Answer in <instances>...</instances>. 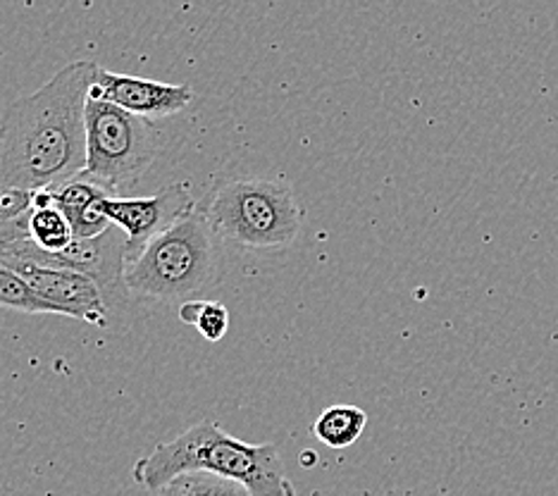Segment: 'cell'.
Masks as SVG:
<instances>
[{"label":"cell","mask_w":558,"mask_h":496,"mask_svg":"<svg viewBox=\"0 0 558 496\" xmlns=\"http://www.w3.org/2000/svg\"><path fill=\"white\" fill-rule=\"evenodd\" d=\"M98 65L77 60L10 104L0 144V184L44 191L86 170V104Z\"/></svg>","instance_id":"6da1fadb"},{"label":"cell","mask_w":558,"mask_h":496,"mask_svg":"<svg viewBox=\"0 0 558 496\" xmlns=\"http://www.w3.org/2000/svg\"><path fill=\"white\" fill-rule=\"evenodd\" d=\"M184 473H213L244 485L253 496H296L275 444H246L215 423L201 420L162 441L132 468L136 485L158 492Z\"/></svg>","instance_id":"7a4b0ae2"},{"label":"cell","mask_w":558,"mask_h":496,"mask_svg":"<svg viewBox=\"0 0 558 496\" xmlns=\"http://www.w3.org/2000/svg\"><path fill=\"white\" fill-rule=\"evenodd\" d=\"M215 279H218L215 232L201 208L189 213L168 232L150 239L124 265V289L136 299L180 305L201 301Z\"/></svg>","instance_id":"3957f363"},{"label":"cell","mask_w":558,"mask_h":496,"mask_svg":"<svg viewBox=\"0 0 558 496\" xmlns=\"http://www.w3.org/2000/svg\"><path fill=\"white\" fill-rule=\"evenodd\" d=\"M215 237L244 249H284L301 234L306 210L284 177H234L203 208Z\"/></svg>","instance_id":"277c9868"},{"label":"cell","mask_w":558,"mask_h":496,"mask_svg":"<svg viewBox=\"0 0 558 496\" xmlns=\"http://www.w3.org/2000/svg\"><path fill=\"white\" fill-rule=\"evenodd\" d=\"M162 148L158 126L106 100L86 104V182L116 196L138 184Z\"/></svg>","instance_id":"5b68a950"},{"label":"cell","mask_w":558,"mask_h":496,"mask_svg":"<svg viewBox=\"0 0 558 496\" xmlns=\"http://www.w3.org/2000/svg\"><path fill=\"white\" fill-rule=\"evenodd\" d=\"M100 210L106 218L120 227L130 241V253L126 258L146 246L150 239L168 232L172 225L186 218L189 213L196 210V201L192 196V186L186 182H177L162 186L158 194L146 198H116L108 196L100 201Z\"/></svg>","instance_id":"8992f818"},{"label":"cell","mask_w":558,"mask_h":496,"mask_svg":"<svg viewBox=\"0 0 558 496\" xmlns=\"http://www.w3.org/2000/svg\"><path fill=\"white\" fill-rule=\"evenodd\" d=\"M0 263L27 279L29 287L44 301L53 305L58 315L74 317V320H82L94 327L108 325V301L94 279L68 270V267H48L20 258Z\"/></svg>","instance_id":"52a82bcc"},{"label":"cell","mask_w":558,"mask_h":496,"mask_svg":"<svg viewBox=\"0 0 558 496\" xmlns=\"http://www.w3.org/2000/svg\"><path fill=\"white\" fill-rule=\"evenodd\" d=\"M92 98L106 100V104L138 114V118L158 120L170 118L192 104L194 88L189 84H165L144 80V76L118 74L98 65Z\"/></svg>","instance_id":"ba28073f"},{"label":"cell","mask_w":558,"mask_h":496,"mask_svg":"<svg viewBox=\"0 0 558 496\" xmlns=\"http://www.w3.org/2000/svg\"><path fill=\"white\" fill-rule=\"evenodd\" d=\"M50 191H53L56 206L70 220L77 239H96L112 227L104 210H100V201L108 198V194L96 184L86 182L84 177L53 186Z\"/></svg>","instance_id":"9c48e42d"},{"label":"cell","mask_w":558,"mask_h":496,"mask_svg":"<svg viewBox=\"0 0 558 496\" xmlns=\"http://www.w3.org/2000/svg\"><path fill=\"white\" fill-rule=\"evenodd\" d=\"M29 237L36 246L46 253H62L68 251L77 237L70 220L56 206L53 191L44 189L34 194V213L29 222Z\"/></svg>","instance_id":"30bf717a"},{"label":"cell","mask_w":558,"mask_h":496,"mask_svg":"<svg viewBox=\"0 0 558 496\" xmlns=\"http://www.w3.org/2000/svg\"><path fill=\"white\" fill-rule=\"evenodd\" d=\"M365 425H367V415L363 409H359V406L339 403L318 415V420L313 423V432L325 447L347 449L361 439Z\"/></svg>","instance_id":"8fae6325"},{"label":"cell","mask_w":558,"mask_h":496,"mask_svg":"<svg viewBox=\"0 0 558 496\" xmlns=\"http://www.w3.org/2000/svg\"><path fill=\"white\" fill-rule=\"evenodd\" d=\"M36 191L12 189L0 184V246L32 239L29 222Z\"/></svg>","instance_id":"7c38bea8"},{"label":"cell","mask_w":558,"mask_h":496,"mask_svg":"<svg viewBox=\"0 0 558 496\" xmlns=\"http://www.w3.org/2000/svg\"><path fill=\"white\" fill-rule=\"evenodd\" d=\"M156 496H253L244 485L213 473H184L162 485Z\"/></svg>","instance_id":"4fadbf2b"},{"label":"cell","mask_w":558,"mask_h":496,"mask_svg":"<svg viewBox=\"0 0 558 496\" xmlns=\"http://www.w3.org/2000/svg\"><path fill=\"white\" fill-rule=\"evenodd\" d=\"M180 320L186 325H194L198 335L218 343L230 332V311L220 301H189L180 305Z\"/></svg>","instance_id":"5bb4252c"},{"label":"cell","mask_w":558,"mask_h":496,"mask_svg":"<svg viewBox=\"0 0 558 496\" xmlns=\"http://www.w3.org/2000/svg\"><path fill=\"white\" fill-rule=\"evenodd\" d=\"M0 309L17 311V313H56L58 311L44 301L36 291L29 287L24 277H20L15 270H10L8 265L0 263Z\"/></svg>","instance_id":"9a60e30c"},{"label":"cell","mask_w":558,"mask_h":496,"mask_svg":"<svg viewBox=\"0 0 558 496\" xmlns=\"http://www.w3.org/2000/svg\"><path fill=\"white\" fill-rule=\"evenodd\" d=\"M3 136H5V130H3V124H0V144H3Z\"/></svg>","instance_id":"2e32d148"}]
</instances>
